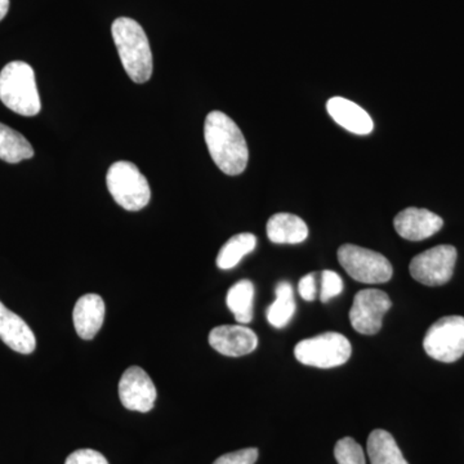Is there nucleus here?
<instances>
[{"mask_svg":"<svg viewBox=\"0 0 464 464\" xmlns=\"http://www.w3.org/2000/svg\"><path fill=\"white\" fill-rule=\"evenodd\" d=\"M111 34L128 76L137 84L149 82L154 63L148 35L142 26L132 18L119 17L112 24Z\"/></svg>","mask_w":464,"mask_h":464,"instance_id":"nucleus-2","label":"nucleus"},{"mask_svg":"<svg viewBox=\"0 0 464 464\" xmlns=\"http://www.w3.org/2000/svg\"><path fill=\"white\" fill-rule=\"evenodd\" d=\"M33 157L32 143L17 130L0 123V159L9 164H17Z\"/></svg>","mask_w":464,"mask_h":464,"instance_id":"nucleus-19","label":"nucleus"},{"mask_svg":"<svg viewBox=\"0 0 464 464\" xmlns=\"http://www.w3.org/2000/svg\"><path fill=\"white\" fill-rule=\"evenodd\" d=\"M334 457L338 464H365L362 448L353 438H344L335 444Z\"/></svg>","mask_w":464,"mask_h":464,"instance_id":"nucleus-22","label":"nucleus"},{"mask_svg":"<svg viewBox=\"0 0 464 464\" xmlns=\"http://www.w3.org/2000/svg\"><path fill=\"white\" fill-rule=\"evenodd\" d=\"M258 459V449L248 448L234 453L224 454L213 464H255Z\"/></svg>","mask_w":464,"mask_h":464,"instance_id":"nucleus-24","label":"nucleus"},{"mask_svg":"<svg viewBox=\"0 0 464 464\" xmlns=\"http://www.w3.org/2000/svg\"><path fill=\"white\" fill-rule=\"evenodd\" d=\"M353 353L350 341L341 333L328 332L299 342L295 356L301 364L320 369L346 364Z\"/></svg>","mask_w":464,"mask_h":464,"instance_id":"nucleus-5","label":"nucleus"},{"mask_svg":"<svg viewBox=\"0 0 464 464\" xmlns=\"http://www.w3.org/2000/svg\"><path fill=\"white\" fill-rule=\"evenodd\" d=\"M326 110L333 121L348 132L360 136L373 132L374 123L371 115L353 101L343 97H333L326 102Z\"/></svg>","mask_w":464,"mask_h":464,"instance_id":"nucleus-13","label":"nucleus"},{"mask_svg":"<svg viewBox=\"0 0 464 464\" xmlns=\"http://www.w3.org/2000/svg\"><path fill=\"white\" fill-rule=\"evenodd\" d=\"M65 464H109V462L99 451L81 449L70 454Z\"/></svg>","mask_w":464,"mask_h":464,"instance_id":"nucleus-25","label":"nucleus"},{"mask_svg":"<svg viewBox=\"0 0 464 464\" xmlns=\"http://www.w3.org/2000/svg\"><path fill=\"white\" fill-rule=\"evenodd\" d=\"M119 398L128 411L148 413L155 405L157 387L140 366H130L119 382Z\"/></svg>","mask_w":464,"mask_h":464,"instance_id":"nucleus-10","label":"nucleus"},{"mask_svg":"<svg viewBox=\"0 0 464 464\" xmlns=\"http://www.w3.org/2000/svg\"><path fill=\"white\" fill-rule=\"evenodd\" d=\"M338 261L346 273L359 283H387L393 275L392 265L384 256L353 244H344L338 249Z\"/></svg>","mask_w":464,"mask_h":464,"instance_id":"nucleus-6","label":"nucleus"},{"mask_svg":"<svg viewBox=\"0 0 464 464\" xmlns=\"http://www.w3.org/2000/svg\"><path fill=\"white\" fill-rule=\"evenodd\" d=\"M453 246H438L415 256L409 271L413 279L427 286H441L450 282L457 262Z\"/></svg>","mask_w":464,"mask_h":464,"instance_id":"nucleus-8","label":"nucleus"},{"mask_svg":"<svg viewBox=\"0 0 464 464\" xmlns=\"http://www.w3.org/2000/svg\"><path fill=\"white\" fill-rule=\"evenodd\" d=\"M393 225L402 239L420 241L438 234L444 221L431 210L411 207L400 212L393 219Z\"/></svg>","mask_w":464,"mask_h":464,"instance_id":"nucleus-11","label":"nucleus"},{"mask_svg":"<svg viewBox=\"0 0 464 464\" xmlns=\"http://www.w3.org/2000/svg\"><path fill=\"white\" fill-rule=\"evenodd\" d=\"M0 101L18 115L35 116L41 112L35 72L29 63L14 61L3 67L0 72Z\"/></svg>","mask_w":464,"mask_h":464,"instance_id":"nucleus-3","label":"nucleus"},{"mask_svg":"<svg viewBox=\"0 0 464 464\" xmlns=\"http://www.w3.org/2000/svg\"><path fill=\"white\" fill-rule=\"evenodd\" d=\"M9 11V0H0V21L7 16Z\"/></svg>","mask_w":464,"mask_h":464,"instance_id":"nucleus-27","label":"nucleus"},{"mask_svg":"<svg viewBox=\"0 0 464 464\" xmlns=\"http://www.w3.org/2000/svg\"><path fill=\"white\" fill-rule=\"evenodd\" d=\"M275 295H276V298H275L274 304L267 308V320L274 328H285L295 313L292 284L280 282L275 289Z\"/></svg>","mask_w":464,"mask_h":464,"instance_id":"nucleus-21","label":"nucleus"},{"mask_svg":"<svg viewBox=\"0 0 464 464\" xmlns=\"http://www.w3.org/2000/svg\"><path fill=\"white\" fill-rule=\"evenodd\" d=\"M105 319V302L99 295H85L78 299L72 313L75 331L82 340L96 337Z\"/></svg>","mask_w":464,"mask_h":464,"instance_id":"nucleus-15","label":"nucleus"},{"mask_svg":"<svg viewBox=\"0 0 464 464\" xmlns=\"http://www.w3.org/2000/svg\"><path fill=\"white\" fill-rule=\"evenodd\" d=\"M343 290V282L342 277L334 271L326 270L322 274V293H320V299L323 304L331 301V299L340 295Z\"/></svg>","mask_w":464,"mask_h":464,"instance_id":"nucleus-23","label":"nucleus"},{"mask_svg":"<svg viewBox=\"0 0 464 464\" xmlns=\"http://www.w3.org/2000/svg\"><path fill=\"white\" fill-rule=\"evenodd\" d=\"M255 285L249 280H240L231 286L226 295V304L240 324H248L253 319Z\"/></svg>","mask_w":464,"mask_h":464,"instance_id":"nucleus-18","label":"nucleus"},{"mask_svg":"<svg viewBox=\"0 0 464 464\" xmlns=\"http://www.w3.org/2000/svg\"><path fill=\"white\" fill-rule=\"evenodd\" d=\"M209 344L222 355L240 357L257 348L258 337L246 326L221 325L210 331Z\"/></svg>","mask_w":464,"mask_h":464,"instance_id":"nucleus-12","label":"nucleus"},{"mask_svg":"<svg viewBox=\"0 0 464 464\" xmlns=\"http://www.w3.org/2000/svg\"><path fill=\"white\" fill-rule=\"evenodd\" d=\"M204 139L210 157L219 169L228 176H237L248 166L249 150L240 128L222 111L208 114Z\"/></svg>","mask_w":464,"mask_h":464,"instance_id":"nucleus-1","label":"nucleus"},{"mask_svg":"<svg viewBox=\"0 0 464 464\" xmlns=\"http://www.w3.org/2000/svg\"><path fill=\"white\" fill-rule=\"evenodd\" d=\"M298 293L304 301L311 302L316 298V280L315 274H308L302 277L298 284Z\"/></svg>","mask_w":464,"mask_h":464,"instance_id":"nucleus-26","label":"nucleus"},{"mask_svg":"<svg viewBox=\"0 0 464 464\" xmlns=\"http://www.w3.org/2000/svg\"><path fill=\"white\" fill-rule=\"evenodd\" d=\"M366 449L372 464H409L393 436L384 430H375L369 435Z\"/></svg>","mask_w":464,"mask_h":464,"instance_id":"nucleus-17","label":"nucleus"},{"mask_svg":"<svg viewBox=\"0 0 464 464\" xmlns=\"http://www.w3.org/2000/svg\"><path fill=\"white\" fill-rule=\"evenodd\" d=\"M106 183L111 197L124 209L137 212L148 206L151 190L146 177L136 164L116 161L109 168Z\"/></svg>","mask_w":464,"mask_h":464,"instance_id":"nucleus-4","label":"nucleus"},{"mask_svg":"<svg viewBox=\"0 0 464 464\" xmlns=\"http://www.w3.org/2000/svg\"><path fill=\"white\" fill-rule=\"evenodd\" d=\"M391 307L392 302L387 293L378 289L360 290L350 310L351 325L360 334H377Z\"/></svg>","mask_w":464,"mask_h":464,"instance_id":"nucleus-9","label":"nucleus"},{"mask_svg":"<svg viewBox=\"0 0 464 464\" xmlns=\"http://www.w3.org/2000/svg\"><path fill=\"white\" fill-rule=\"evenodd\" d=\"M257 246V237L249 232L232 237L219 250L216 264L221 270H230Z\"/></svg>","mask_w":464,"mask_h":464,"instance_id":"nucleus-20","label":"nucleus"},{"mask_svg":"<svg viewBox=\"0 0 464 464\" xmlns=\"http://www.w3.org/2000/svg\"><path fill=\"white\" fill-rule=\"evenodd\" d=\"M0 340L16 353L29 355L36 347V338L30 326L17 314L0 302Z\"/></svg>","mask_w":464,"mask_h":464,"instance_id":"nucleus-14","label":"nucleus"},{"mask_svg":"<svg viewBox=\"0 0 464 464\" xmlns=\"http://www.w3.org/2000/svg\"><path fill=\"white\" fill-rule=\"evenodd\" d=\"M423 347L427 355L438 362L459 360L464 355V317H441L427 331Z\"/></svg>","mask_w":464,"mask_h":464,"instance_id":"nucleus-7","label":"nucleus"},{"mask_svg":"<svg viewBox=\"0 0 464 464\" xmlns=\"http://www.w3.org/2000/svg\"><path fill=\"white\" fill-rule=\"evenodd\" d=\"M266 231L268 239L275 244H301L308 237L306 222L290 213H277L271 217Z\"/></svg>","mask_w":464,"mask_h":464,"instance_id":"nucleus-16","label":"nucleus"}]
</instances>
